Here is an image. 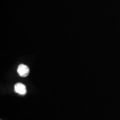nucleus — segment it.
Returning a JSON list of instances; mask_svg holds the SVG:
<instances>
[{
    "label": "nucleus",
    "mask_w": 120,
    "mask_h": 120,
    "mask_svg": "<svg viewBox=\"0 0 120 120\" xmlns=\"http://www.w3.org/2000/svg\"><path fill=\"white\" fill-rule=\"evenodd\" d=\"M17 72L21 77H25L27 76L30 72V69L28 66L23 64H19L17 68Z\"/></svg>",
    "instance_id": "f257e3e1"
},
{
    "label": "nucleus",
    "mask_w": 120,
    "mask_h": 120,
    "mask_svg": "<svg viewBox=\"0 0 120 120\" xmlns=\"http://www.w3.org/2000/svg\"><path fill=\"white\" fill-rule=\"evenodd\" d=\"M15 91L19 94H25L26 93V86L21 83H17L15 85Z\"/></svg>",
    "instance_id": "f03ea898"
}]
</instances>
